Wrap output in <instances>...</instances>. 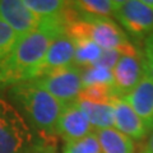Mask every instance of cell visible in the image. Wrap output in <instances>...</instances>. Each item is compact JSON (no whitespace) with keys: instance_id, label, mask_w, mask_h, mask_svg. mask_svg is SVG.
Here are the masks:
<instances>
[{"instance_id":"5b68a950","label":"cell","mask_w":153,"mask_h":153,"mask_svg":"<svg viewBox=\"0 0 153 153\" xmlns=\"http://www.w3.org/2000/svg\"><path fill=\"white\" fill-rule=\"evenodd\" d=\"M114 17L133 37L147 38L153 35V0L116 1Z\"/></svg>"},{"instance_id":"4fadbf2b","label":"cell","mask_w":153,"mask_h":153,"mask_svg":"<svg viewBox=\"0 0 153 153\" xmlns=\"http://www.w3.org/2000/svg\"><path fill=\"white\" fill-rule=\"evenodd\" d=\"M76 102L94 130L114 128V107L111 102H92L83 98H78Z\"/></svg>"},{"instance_id":"52a82bcc","label":"cell","mask_w":153,"mask_h":153,"mask_svg":"<svg viewBox=\"0 0 153 153\" xmlns=\"http://www.w3.org/2000/svg\"><path fill=\"white\" fill-rule=\"evenodd\" d=\"M114 93L116 97H124L137 87L144 76L143 56L135 46L131 50L121 54L120 59L112 69Z\"/></svg>"},{"instance_id":"d6986e66","label":"cell","mask_w":153,"mask_h":153,"mask_svg":"<svg viewBox=\"0 0 153 153\" xmlns=\"http://www.w3.org/2000/svg\"><path fill=\"white\" fill-rule=\"evenodd\" d=\"M63 153H101L96 131L88 134L78 140L65 143Z\"/></svg>"},{"instance_id":"30bf717a","label":"cell","mask_w":153,"mask_h":153,"mask_svg":"<svg viewBox=\"0 0 153 153\" xmlns=\"http://www.w3.org/2000/svg\"><path fill=\"white\" fill-rule=\"evenodd\" d=\"M0 17L19 37L35 31L42 18L28 9L23 0H0Z\"/></svg>"},{"instance_id":"9a60e30c","label":"cell","mask_w":153,"mask_h":153,"mask_svg":"<svg viewBox=\"0 0 153 153\" xmlns=\"http://www.w3.org/2000/svg\"><path fill=\"white\" fill-rule=\"evenodd\" d=\"M70 7L79 17L110 18L115 13L116 1L114 0H78V1H70Z\"/></svg>"},{"instance_id":"8fae6325","label":"cell","mask_w":153,"mask_h":153,"mask_svg":"<svg viewBox=\"0 0 153 153\" xmlns=\"http://www.w3.org/2000/svg\"><path fill=\"white\" fill-rule=\"evenodd\" d=\"M114 128L129 137L131 140H143L148 135V129L135 111L121 97L112 98Z\"/></svg>"},{"instance_id":"44dd1931","label":"cell","mask_w":153,"mask_h":153,"mask_svg":"<svg viewBox=\"0 0 153 153\" xmlns=\"http://www.w3.org/2000/svg\"><path fill=\"white\" fill-rule=\"evenodd\" d=\"M143 56V68L144 74L153 80V35L148 36L144 41V52Z\"/></svg>"},{"instance_id":"2e32d148","label":"cell","mask_w":153,"mask_h":153,"mask_svg":"<svg viewBox=\"0 0 153 153\" xmlns=\"http://www.w3.org/2000/svg\"><path fill=\"white\" fill-rule=\"evenodd\" d=\"M73 40L75 45L73 65L80 69H85L88 66L94 65L103 50L88 38H73Z\"/></svg>"},{"instance_id":"e0dca14e","label":"cell","mask_w":153,"mask_h":153,"mask_svg":"<svg viewBox=\"0 0 153 153\" xmlns=\"http://www.w3.org/2000/svg\"><path fill=\"white\" fill-rule=\"evenodd\" d=\"M89 87H106L114 89L112 70L97 65L82 69V89Z\"/></svg>"},{"instance_id":"3957f363","label":"cell","mask_w":153,"mask_h":153,"mask_svg":"<svg viewBox=\"0 0 153 153\" xmlns=\"http://www.w3.org/2000/svg\"><path fill=\"white\" fill-rule=\"evenodd\" d=\"M64 18L66 33L71 38H88L102 50H117L121 54L134 47L126 33L111 18L79 17L70 7V1Z\"/></svg>"},{"instance_id":"7a4b0ae2","label":"cell","mask_w":153,"mask_h":153,"mask_svg":"<svg viewBox=\"0 0 153 153\" xmlns=\"http://www.w3.org/2000/svg\"><path fill=\"white\" fill-rule=\"evenodd\" d=\"M13 101L26 112L38 131L44 135H55V126L65 105L50 94L35 80L13 85L9 89Z\"/></svg>"},{"instance_id":"d4e9b609","label":"cell","mask_w":153,"mask_h":153,"mask_svg":"<svg viewBox=\"0 0 153 153\" xmlns=\"http://www.w3.org/2000/svg\"><path fill=\"white\" fill-rule=\"evenodd\" d=\"M139 153H147V152H146V151H144V149H142V151H140V152H139Z\"/></svg>"},{"instance_id":"ac0fdd59","label":"cell","mask_w":153,"mask_h":153,"mask_svg":"<svg viewBox=\"0 0 153 153\" xmlns=\"http://www.w3.org/2000/svg\"><path fill=\"white\" fill-rule=\"evenodd\" d=\"M23 3L40 18L59 17L68 7V1L61 0H23Z\"/></svg>"},{"instance_id":"8992f818","label":"cell","mask_w":153,"mask_h":153,"mask_svg":"<svg viewBox=\"0 0 153 153\" xmlns=\"http://www.w3.org/2000/svg\"><path fill=\"white\" fill-rule=\"evenodd\" d=\"M35 82L54 96L57 101L68 105L76 101L82 92V69L70 65L51 71Z\"/></svg>"},{"instance_id":"277c9868","label":"cell","mask_w":153,"mask_h":153,"mask_svg":"<svg viewBox=\"0 0 153 153\" xmlns=\"http://www.w3.org/2000/svg\"><path fill=\"white\" fill-rule=\"evenodd\" d=\"M38 148L35 133L23 115L0 97V153H32Z\"/></svg>"},{"instance_id":"5bb4252c","label":"cell","mask_w":153,"mask_h":153,"mask_svg":"<svg viewBox=\"0 0 153 153\" xmlns=\"http://www.w3.org/2000/svg\"><path fill=\"white\" fill-rule=\"evenodd\" d=\"M101 153H134L135 147L129 137L115 128L96 130Z\"/></svg>"},{"instance_id":"cb8c5ba5","label":"cell","mask_w":153,"mask_h":153,"mask_svg":"<svg viewBox=\"0 0 153 153\" xmlns=\"http://www.w3.org/2000/svg\"><path fill=\"white\" fill-rule=\"evenodd\" d=\"M32 153H54V152H51L50 148H38V149H36L35 152H32Z\"/></svg>"},{"instance_id":"ba28073f","label":"cell","mask_w":153,"mask_h":153,"mask_svg":"<svg viewBox=\"0 0 153 153\" xmlns=\"http://www.w3.org/2000/svg\"><path fill=\"white\" fill-rule=\"evenodd\" d=\"M74 52V40L66 33V31L60 33L49 46L44 59L41 60V63L38 64L35 73H33L32 80H36L54 70L73 65Z\"/></svg>"},{"instance_id":"7c38bea8","label":"cell","mask_w":153,"mask_h":153,"mask_svg":"<svg viewBox=\"0 0 153 153\" xmlns=\"http://www.w3.org/2000/svg\"><path fill=\"white\" fill-rule=\"evenodd\" d=\"M121 98L142 119L148 131L153 130V80L144 74L137 87Z\"/></svg>"},{"instance_id":"603a6c76","label":"cell","mask_w":153,"mask_h":153,"mask_svg":"<svg viewBox=\"0 0 153 153\" xmlns=\"http://www.w3.org/2000/svg\"><path fill=\"white\" fill-rule=\"evenodd\" d=\"M147 153H153V130H151L147 135V142H146V146L143 148Z\"/></svg>"},{"instance_id":"6da1fadb","label":"cell","mask_w":153,"mask_h":153,"mask_svg":"<svg viewBox=\"0 0 153 153\" xmlns=\"http://www.w3.org/2000/svg\"><path fill=\"white\" fill-rule=\"evenodd\" d=\"M65 31L63 13L59 17L42 18L38 28L19 37L9 54L0 60V88L31 82L51 42Z\"/></svg>"},{"instance_id":"9c48e42d","label":"cell","mask_w":153,"mask_h":153,"mask_svg":"<svg viewBox=\"0 0 153 153\" xmlns=\"http://www.w3.org/2000/svg\"><path fill=\"white\" fill-rule=\"evenodd\" d=\"M93 131L96 130L78 106V102L74 101L65 105L59 119H57L55 126V135L60 137L61 139H64L68 143L84 138L85 135Z\"/></svg>"},{"instance_id":"ffe728a7","label":"cell","mask_w":153,"mask_h":153,"mask_svg":"<svg viewBox=\"0 0 153 153\" xmlns=\"http://www.w3.org/2000/svg\"><path fill=\"white\" fill-rule=\"evenodd\" d=\"M18 40L19 36L0 17V60L9 54Z\"/></svg>"},{"instance_id":"7402d4cb","label":"cell","mask_w":153,"mask_h":153,"mask_svg":"<svg viewBox=\"0 0 153 153\" xmlns=\"http://www.w3.org/2000/svg\"><path fill=\"white\" fill-rule=\"evenodd\" d=\"M121 56V52L117 50H103L100 59L96 61L94 65L97 66H103V68L107 69H114V66L116 65V63L119 61Z\"/></svg>"}]
</instances>
